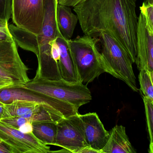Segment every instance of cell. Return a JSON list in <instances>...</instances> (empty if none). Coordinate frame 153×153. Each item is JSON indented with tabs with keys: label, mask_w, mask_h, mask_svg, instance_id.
Masks as SVG:
<instances>
[{
	"label": "cell",
	"mask_w": 153,
	"mask_h": 153,
	"mask_svg": "<svg viewBox=\"0 0 153 153\" xmlns=\"http://www.w3.org/2000/svg\"><path fill=\"white\" fill-rule=\"evenodd\" d=\"M73 7L84 35L109 34L135 63L138 24L136 0H84Z\"/></svg>",
	"instance_id": "cell-1"
},
{
	"label": "cell",
	"mask_w": 153,
	"mask_h": 153,
	"mask_svg": "<svg viewBox=\"0 0 153 153\" xmlns=\"http://www.w3.org/2000/svg\"><path fill=\"white\" fill-rule=\"evenodd\" d=\"M58 0H46L45 13L40 32L37 35L28 32L14 24L9 25L10 32L16 44L24 50L36 55L38 66L35 78L50 80L62 79L58 63L52 56V42L62 36L56 22Z\"/></svg>",
	"instance_id": "cell-2"
},
{
	"label": "cell",
	"mask_w": 153,
	"mask_h": 153,
	"mask_svg": "<svg viewBox=\"0 0 153 153\" xmlns=\"http://www.w3.org/2000/svg\"><path fill=\"white\" fill-rule=\"evenodd\" d=\"M79 80L90 83L108 69L97 47L99 39L85 35L68 40Z\"/></svg>",
	"instance_id": "cell-3"
},
{
	"label": "cell",
	"mask_w": 153,
	"mask_h": 153,
	"mask_svg": "<svg viewBox=\"0 0 153 153\" xmlns=\"http://www.w3.org/2000/svg\"><path fill=\"white\" fill-rule=\"evenodd\" d=\"M22 85L69 103L78 110L92 100L91 93L87 85L81 81L71 82L63 79L55 81L35 77Z\"/></svg>",
	"instance_id": "cell-4"
},
{
	"label": "cell",
	"mask_w": 153,
	"mask_h": 153,
	"mask_svg": "<svg viewBox=\"0 0 153 153\" xmlns=\"http://www.w3.org/2000/svg\"><path fill=\"white\" fill-rule=\"evenodd\" d=\"M99 42L100 53L108 69V73L124 81L132 90L138 92L133 62L125 49L112 37L100 32Z\"/></svg>",
	"instance_id": "cell-5"
},
{
	"label": "cell",
	"mask_w": 153,
	"mask_h": 153,
	"mask_svg": "<svg viewBox=\"0 0 153 153\" xmlns=\"http://www.w3.org/2000/svg\"><path fill=\"white\" fill-rule=\"evenodd\" d=\"M17 101L29 102L45 105L68 118L78 113V110L69 103L32 90L22 86L14 85L0 89V102L8 104Z\"/></svg>",
	"instance_id": "cell-6"
},
{
	"label": "cell",
	"mask_w": 153,
	"mask_h": 153,
	"mask_svg": "<svg viewBox=\"0 0 153 153\" xmlns=\"http://www.w3.org/2000/svg\"><path fill=\"white\" fill-rule=\"evenodd\" d=\"M46 0H13L12 19L15 26L37 35L43 25Z\"/></svg>",
	"instance_id": "cell-7"
},
{
	"label": "cell",
	"mask_w": 153,
	"mask_h": 153,
	"mask_svg": "<svg viewBox=\"0 0 153 153\" xmlns=\"http://www.w3.org/2000/svg\"><path fill=\"white\" fill-rule=\"evenodd\" d=\"M28 70L19 55L14 40L0 41V78L15 85H23L30 81Z\"/></svg>",
	"instance_id": "cell-8"
},
{
	"label": "cell",
	"mask_w": 153,
	"mask_h": 153,
	"mask_svg": "<svg viewBox=\"0 0 153 153\" xmlns=\"http://www.w3.org/2000/svg\"><path fill=\"white\" fill-rule=\"evenodd\" d=\"M0 140L12 153H48L50 147L44 144L33 133L25 134L0 120Z\"/></svg>",
	"instance_id": "cell-9"
},
{
	"label": "cell",
	"mask_w": 153,
	"mask_h": 153,
	"mask_svg": "<svg viewBox=\"0 0 153 153\" xmlns=\"http://www.w3.org/2000/svg\"><path fill=\"white\" fill-rule=\"evenodd\" d=\"M57 134L55 146L78 153L88 146L84 132L82 121L78 113L68 118H62L57 123Z\"/></svg>",
	"instance_id": "cell-10"
},
{
	"label": "cell",
	"mask_w": 153,
	"mask_h": 153,
	"mask_svg": "<svg viewBox=\"0 0 153 153\" xmlns=\"http://www.w3.org/2000/svg\"><path fill=\"white\" fill-rule=\"evenodd\" d=\"M135 63L139 71H153V31L141 12L138 18L137 55Z\"/></svg>",
	"instance_id": "cell-11"
},
{
	"label": "cell",
	"mask_w": 153,
	"mask_h": 153,
	"mask_svg": "<svg viewBox=\"0 0 153 153\" xmlns=\"http://www.w3.org/2000/svg\"><path fill=\"white\" fill-rule=\"evenodd\" d=\"M83 125L85 138L88 146L100 151L104 147L109 136V132L104 128L95 112L79 114Z\"/></svg>",
	"instance_id": "cell-12"
},
{
	"label": "cell",
	"mask_w": 153,
	"mask_h": 153,
	"mask_svg": "<svg viewBox=\"0 0 153 153\" xmlns=\"http://www.w3.org/2000/svg\"><path fill=\"white\" fill-rule=\"evenodd\" d=\"M56 41L60 49L58 66L62 78L71 82L80 81L68 40L61 36L56 38Z\"/></svg>",
	"instance_id": "cell-13"
},
{
	"label": "cell",
	"mask_w": 153,
	"mask_h": 153,
	"mask_svg": "<svg viewBox=\"0 0 153 153\" xmlns=\"http://www.w3.org/2000/svg\"><path fill=\"white\" fill-rule=\"evenodd\" d=\"M126 134V128L116 125L109 131V136L102 153H136Z\"/></svg>",
	"instance_id": "cell-14"
},
{
	"label": "cell",
	"mask_w": 153,
	"mask_h": 153,
	"mask_svg": "<svg viewBox=\"0 0 153 153\" xmlns=\"http://www.w3.org/2000/svg\"><path fill=\"white\" fill-rule=\"evenodd\" d=\"M78 21L77 15L72 12L70 7L58 3L56 22L60 32L65 39L71 38Z\"/></svg>",
	"instance_id": "cell-15"
},
{
	"label": "cell",
	"mask_w": 153,
	"mask_h": 153,
	"mask_svg": "<svg viewBox=\"0 0 153 153\" xmlns=\"http://www.w3.org/2000/svg\"><path fill=\"white\" fill-rule=\"evenodd\" d=\"M42 104L29 102L17 101L8 104H4L3 117L21 116L26 118L30 122L31 117L38 112Z\"/></svg>",
	"instance_id": "cell-16"
},
{
	"label": "cell",
	"mask_w": 153,
	"mask_h": 153,
	"mask_svg": "<svg viewBox=\"0 0 153 153\" xmlns=\"http://www.w3.org/2000/svg\"><path fill=\"white\" fill-rule=\"evenodd\" d=\"M32 133L44 144L55 146L57 134V123L39 122L32 123Z\"/></svg>",
	"instance_id": "cell-17"
},
{
	"label": "cell",
	"mask_w": 153,
	"mask_h": 153,
	"mask_svg": "<svg viewBox=\"0 0 153 153\" xmlns=\"http://www.w3.org/2000/svg\"><path fill=\"white\" fill-rule=\"evenodd\" d=\"M138 80L140 92L143 97H145L153 104V84L150 77L149 71L144 69L140 71Z\"/></svg>",
	"instance_id": "cell-18"
},
{
	"label": "cell",
	"mask_w": 153,
	"mask_h": 153,
	"mask_svg": "<svg viewBox=\"0 0 153 153\" xmlns=\"http://www.w3.org/2000/svg\"><path fill=\"white\" fill-rule=\"evenodd\" d=\"M143 99L150 142V143H153V104L147 98L143 97Z\"/></svg>",
	"instance_id": "cell-19"
},
{
	"label": "cell",
	"mask_w": 153,
	"mask_h": 153,
	"mask_svg": "<svg viewBox=\"0 0 153 153\" xmlns=\"http://www.w3.org/2000/svg\"><path fill=\"white\" fill-rule=\"evenodd\" d=\"M13 0H0V19L8 22L12 16Z\"/></svg>",
	"instance_id": "cell-20"
},
{
	"label": "cell",
	"mask_w": 153,
	"mask_h": 153,
	"mask_svg": "<svg viewBox=\"0 0 153 153\" xmlns=\"http://www.w3.org/2000/svg\"><path fill=\"white\" fill-rule=\"evenodd\" d=\"M140 10L145 16L147 23L153 31V4L143 2L140 7Z\"/></svg>",
	"instance_id": "cell-21"
},
{
	"label": "cell",
	"mask_w": 153,
	"mask_h": 153,
	"mask_svg": "<svg viewBox=\"0 0 153 153\" xmlns=\"http://www.w3.org/2000/svg\"><path fill=\"white\" fill-rule=\"evenodd\" d=\"M8 22L0 19V41L13 40L9 28Z\"/></svg>",
	"instance_id": "cell-22"
},
{
	"label": "cell",
	"mask_w": 153,
	"mask_h": 153,
	"mask_svg": "<svg viewBox=\"0 0 153 153\" xmlns=\"http://www.w3.org/2000/svg\"><path fill=\"white\" fill-rule=\"evenodd\" d=\"M51 45H52L51 53H52V56H53L54 60L58 63V61L60 59V52L59 46L56 42V40H54L52 42Z\"/></svg>",
	"instance_id": "cell-23"
},
{
	"label": "cell",
	"mask_w": 153,
	"mask_h": 153,
	"mask_svg": "<svg viewBox=\"0 0 153 153\" xmlns=\"http://www.w3.org/2000/svg\"><path fill=\"white\" fill-rule=\"evenodd\" d=\"M84 0H58L59 4L66 5L69 7H74L79 3Z\"/></svg>",
	"instance_id": "cell-24"
},
{
	"label": "cell",
	"mask_w": 153,
	"mask_h": 153,
	"mask_svg": "<svg viewBox=\"0 0 153 153\" xmlns=\"http://www.w3.org/2000/svg\"><path fill=\"white\" fill-rule=\"evenodd\" d=\"M18 129L25 134L32 133L33 126H32V123L27 122V123L22 125Z\"/></svg>",
	"instance_id": "cell-25"
},
{
	"label": "cell",
	"mask_w": 153,
	"mask_h": 153,
	"mask_svg": "<svg viewBox=\"0 0 153 153\" xmlns=\"http://www.w3.org/2000/svg\"><path fill=\"white\" fill-rule=\"evenodd\" d=\"M15 85L13 83L8 80L0 78V89Z\"/></svg>",
	"instance_id": "cell-26"
},
{
	"label": "cell",
	"mask_w": 153,
	"mask_h": 153,
	"mask_svg": "<svg viewBox=\"0 0 153 153\" xmlns=\"http://www.w3.org/2000/svg\"><path fill=\"white\" fill-rule=\"evenodd\" d=\"M101 153L100 151L95 150L89 146H87L81 149L78 153Z\"/></svg>",
	"instance_id": "cell-27"
},
{
	"label": "cell",
	"mask_w": 153,
	"mask_h": 153,
	"mask_svg": "<svg viewBox=\"0 0 153 153\" xmlns=\"http://www.w3.org/2000/svg\"><path fill=\"white\" fill-rule=\"evenodd\" d=\"M0 153H12L10 149L0 140Z\"/></svg>",
	"instance_id": "cell-28"
},
{
	"label": "cell",
	"mask_w": 153,
	"mask_h": 153,
	"mask_svg": "<svg viewBox=\"0 0 153 153\" xmlns=\"http://www.w3.org/2000/svg\"><path fill=\"white\" fill-rule=\"evenodd\" d=\"M4 104L0 102V120L3 117L4 113Z\"/></svg>",
	"instance_id": "cell-29"
},
{
	"label": "cell",
	"mask_w": 153,
	"mask_h": 153,
	"mask_svg": "<svg viewBox=\"0 0 153 153\" xmlns=\"http://www.w3.org/2000/svg\"><path fill=\"white\" fill-rule=\"evenodd\" d=\"M148 152L150 153H153V143H150Z\"/></svg>",
	"instance_id": "cell-30"
},
{
	"label": "cell",
	"mask_w": 153,
	"mask_h": 153,
	"mask_svg": "<svg viewBox=\"0 0 153 153\" xmlns=\"http://www.w3.org/2000/svg\"><path fill=\"white\" fill-rule=\"evenodd\" d=\"M149 73H150V77H151V79L153 84V71L149 72Z\"/></svg>",
	"instance_id": "cell-31"
},
{
	"label": "cell",
	"mask_w": 153,
	"mask_h": 153,
	"mask_svg": "<svg viewBox=\"0 0 153 153\" xmlns=\"http://www.w3.org/2000/svg\"><path fill=\"white\" fill-rule=\"evenodd\" d=\"M146 3L151 4H153V0H146Z\"/></svg>",
	"instance_id": "cell-32"
}]
</instances>
